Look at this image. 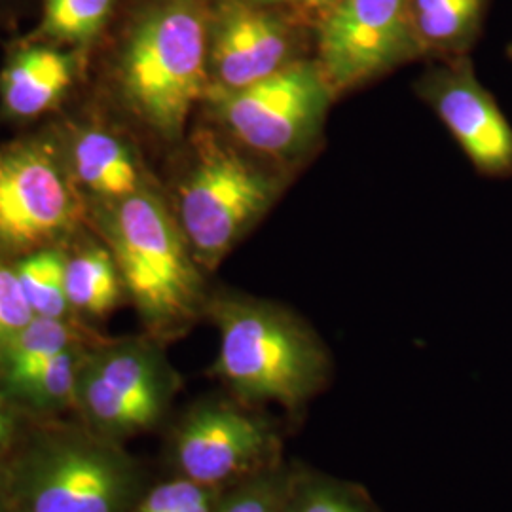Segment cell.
Instances as JSON below:
<instances>
[{
	"label": "cell",
	"instance_id": "cell-1",
	"mask_svg": "<svg viewBox=\"0 0 512 512\" xmlns=\"http://www.w3.org/2000/svg\"><path fill=\"white\" fill-rule=\"evenodd\" d=\"M209 21L203 0H148L129 21L110 63V90L154 137L175 143L205 99Z\"/></svg>",
	"mask_w": 512,
	"mask_h": 512
},
{
	"label": "cell",
	"instance_id": "cell-2",
	"mask_svg": "<svg viewBox=\"0 0 512 512\" xmlns=\"http://www.w3.org/2000/svg\"><path fill=\"white\" fill-rule=\"evenodd\" d=\"M93 219L150 334H183L205 308L203 268L162 192L152 186L122 202L97 203Z\"/></svg>",
	"mask_w": 512,
	"mask_h": 512
},
{
	"label": "cell",
	"instance_id": "cell-3",
	"mask_svg": "<svg viewBox=\"0 0 512 512\" xmlns=\"http://www.w3.org/2000/svg\"><path fill=\"white\" fill-rule=\"evenodd\" d=\"M209 311L220 334L215 374L243 401L296 408L319 389L327 366L323 349L289 313L232 296Z\"/></svg>",
	"mask_w": 512,
	"mask_h": 512
},
{
	"label": "cell",
	"instance_id": "cell-4",
	"mask_svg": "<svg viewBox=\"0 0 512 512\" xmlns=\"http://www.w3.org/2000/svg\"><path fill=\"white\" fill-rule=\"evenodd\" d=\"M281 181L215 133L194 137L171 209L192 253L211 272L274 205Z\"/></svg>",
	"mask_w": 512,
	"mask_h": 512
},
{
	"label": "cell",
	"instance_id": "cell-5",
	"mask_svg": "<svg viewBox=\"0 0 512 512\" xmlns=\"http://www.w3.org/2000/svg\"><path fill=\"white\" fill-rule=\"evenodd\" d=\"M88 219L63 137L42 133L0 145V258L65 245Z\"/></svg>",
	"mask_w": 512,
	"mask_h": 512
},
{
	"label": "cell",
	"instance_id": "cell-6",
	"mask_svg": "<svg viewBox=\"0 0 512 512\" xmlns=\"http://www.w3.org/2000/svg\"><path fill=\"white\" fill-rule=\"evenodd\" d=\"M133 467L109 440L84 433L46 435L8 469L10 512H124Z\"/></svg>",
	"mask_w": 512,
	"mask_h": 512
},
{
	"label": "cell",
	"instance_id": "cell-7",
	"mask_svg": "<svg viewBox=\"0 0 512 512\" xmlns=\"http://www.w3.org/2000/svg\"><path fill=\"white\" fill-rule=\"evenodd\" d=\"M330 88L319 63L294 59L251 86L226 90L209 86L205 105L219 126L241 147L268 158H294L323 128Z\"/></svg>",
	"mask_w": 512,
	"mask_h": 512
},
{
	"label": "cell",
	"instance_id": "cell-8",
	"mask_svg": "<svg viewBox=\"0 0 512 512\" xmlns=\"http://www.w3.org/2000/svg\"><path fill=\"white\" fill-rule=\"evenodd\" d=\"M169 395V366L148 340L105 344L82 355L74 404L105 439L156 425Z\"/></svg>",
	"mask_w": 512,
	"mask_h": 512
},
{
	"label": "cell",
	"instance_id": "cell-9",
	"mask_svg": "<svg viewBox=\"0 0 512 512\" xmlns=\"http://www.w3.org/2000/svg\"><path fill=\"white\" fill-rule=\"evenodd\" d=\"M319 67L346 92L421 50L410 0H332L319 23Z\"/></svg>",
	"mask_w": 512,
	"mask_h": 512
},
{
	"label": "cell",
	"instance_id": "cell-10",
	"mask_svg": "<svg viewBox=\"0 0 512 512\" xmlns=\"http://www.w3.org/2000/svg\"><path fill=\"white\" fill-rule=\"evenodd\" d=\"M423 95L478 173L511 177V122L476 78L471 61L458 59L431 74L423 82Z\"/></svg>",
	"mask_w": 512,
	"mask_h": 512
},
{
	"label": "cell",
	"instance_id": "cell-11",
	"mask_svg": "<svg viewBox=\"0 0 512 512\" xmlns=\"http://www.w3.org/2000/svg\"><path fill=\"white\" fill-rule=\"evenodd\" d=\"M293 61V35L270 10L245 0H226L211 14V86L245 88Z\"/></svg>",
	"mask_w": 512,
	"mask_h": 512
},
{
	"label": "cell",
	"instance_id": "cell-12",
	"mask_svg": "<svg viewBox=\"0 0 512 512\" xmlns=\"http://www.w3.org/2000/svg\"><path fill=\"white\" fill-rule=\"evenodd\" d=\"M268 427L238 408L205 404L184 420L175 439V461L184 478L217 486L251 473L272 452Z\"/></svg>",
	"mask_w": 512,
	"mask_h": 512
},
{
	"label": "cell",
	"instance_id": "cell-13",
	"mask_svg": "<svg viewBox=\"0 0 512 512\" xmlns=\"http://www.w3.org/2000/svg\"><path fill=\"white\" fill-rule=\"evenodd\" d=\"M63 145L74 181L93 205L122 202L154 186L137 150L112 129L74 124Z\"/></svg>",
	"mask_w": 512,
	"mask_h": 512
},
{
	"label": "cell",
	"instance_id": "cell-14",
	"mask_svg": "<svg viewBox=\"0 0 512 512\" xmlns=\"http://www.w3.org/2000/svg\"><path fill=\"white\" fill-rule=\"evenodd\" d=\"M82 63L76 50L31 40L14 48L0 71V109L27 122L57 109L76 84Z\"/></svg>",
	"mask_w": 512,
	"mask_h": 512
},
{
	"label": "cell",
	"instance_id": "cell-15",
	"mask_svg": "<svg viewBox=\"0 0 512 512\" xmlns=\"http://www.w3.org/2000/svg\"><path fill=\"white\" fill-rule=\"evenodd\" d=\"M65 287L71 310L105 319L126 296L118 264L107 245L84 243L67 253Z\"/></svg>",
	"mask_w": 512,
	"mask_h": 512
},
{
	"label": "cell",
	"instance_id": "cell-16",
	"mask_svg": "<svg viewBox=\"0 0 512 512\" xmlns=\"http://www.w3.org/2000/svg\"><path fill=\"white\" fill-rule=\"evenodd\" d=\"M488 0H410V12L421 48L461 52L475 42Z\"/></svg>",
	"mask_w": 512,
	"mask_h": 512
},
{
	"label": "cell",
	"instance_id": "cell-17",
	"mask_svg": "<svg viewBox=\"0 0 512 512\" xmlns=\"http://www.w3.org/2000/svg\"><path fill=\"white\" fill-rule=\"evenodd\" d=\"M74 346H78V334L67 319L33 317L23 329L0 344V380L6 382L44 365Z\"/></svg>",
	"mask_w": 512,
	"mask_h": 512
},
{
	"label": "cell",
	"instance_id": "cell-18",
	"mask_svg": "<svg viewBox=\"0 0 512 512\" xmlns=\"http://www.w3.org/2000/svg\"><path fill=\"white\" fill-rule=\"evenodd\" d=\"M21 291L35 317L67 319L69 300L65 287L67 251L63 245L46 247L12 262Z\"/></svg>",
	"mask_w": 512,
	"mask_h": 512
},
{
	"label": "cell",
	"instance_id": "cell-19",
	"mask_svg": "<svg viewBox=\"0 0 512 512\" xmlns=\"http://www.w3.org/2000/svg\"><path fill=\"white\" fill-rule=\"evenodd\" d=\"M114 0H42V18L33 40L88 48L105 31Z\"/></svg>",
	"mask_w": 512,
	"mask_h": 512
},
{
	"label": "cell",
	"instance_id": "cell-20",
	"mask_svg": "<svg viewBox=\"0 0 512 512\" xmlns=\"http://www.w3.org/2000/svg\"><path fill=\"white\" fill-rule=\"evenodd\" d=\"M82 363L78 346L65 349L44 365L2 382L6 391L37 410H59L76 403V382Z\"/></svg>",
	"mask_w": 512,
	"mask_h": 512
},
{
	"label": "cell",
	"instance_id": "cell-21",
	"mask_svg": "<svg viewBox=\"0 0 512 512\" xmlns=\"http://www.w3.org/2000/svg\"><path fill=\"white\" fill-rule=\"evenodd\" d=\"M35 317L10 260L0 258V344Z\"/></svg>",
	"mask_w": 512,
	"mask_h": 512
},
{
	"label": "cell",
	"instance_id": "cell-22",
	"mask_svg": "<svg viewBox=\"0 0 512 512\" xmlns=\"http://www.w3.org/2000/svg\"><path fill=\"white\" fill-rule=\"evenodd\" d=\"M207 494H209L207 486L196 484L183 476L179 480L154 488L143 499L137 512H181Z\"/></svg>",
	"mask_w": 512,
	"mask_h": 512
},
{
	"label": "cell",
	"instance_id": "cell-23",
	"mask_svg": "<svg viewBox=\"0 0 512 512\" xmlns=\"http://www.w3.org/2000/svg\"><path fill=\"white\" fill-rule=\"evenodd\" d=\"M215 512H287V507L270 486L256 484L228 497Z\"/></svg>",
	"mask_w": 512,
	"mask_h": 512
},
{
	"label": "cell",
	"instance_id": "cell-24",
	"mask_svg": "<svg viewBox=\"0 0 512 512\" xmlns=\"http://www.w3.org/2000/svg\"><path fill=\"white\" fill-rule=\"evenodd\" d=\"M287 512H361L349 499L330 490H311L302 495Z\"/></svg>",
	"mask_w": 512,
	"mask_h": 512
},
{
	"label": "cell",
	"instance_id": "cell-25",
	"mask_svg": "<svg viewBox=\"0 0 512 512\" xmlns=\"http://www.w3.org/2000/svg\"><path fill=\"white\" fill-rule=\"evenodd\" d=\"M16 437V418L0 404V456L10 448Z\"/></svg>",
	"mask_w": 512,
	"mask_h": 512
},
{
	"label": "cell",
	"instance_id": "cell-26",
	"mask_svg": "<svg viewBox=\"0 0 512 512\" xmlns=\"http://www.w3.org/2000/svg\"><path fill=\"white\" fill-rule=\"evenodd\" d=\"M181 512H215L213 511V494L209 492L203 495L202 499H198L196 503H192L190 507H186Z\"/></svg>",
	"mask_w": 512,
	"mask_h": 512
},
{
	"label": "cell",
	"instance_id": "cell-27",
	"mask_svg": "<svg viewBox=\"0 0 512 512\" xmlns=\"http://www.w3.org/2000/svg\"><path fill=\"white\" fill-rule=\"evenodd\" d=\"M251 4H258V6H268V4H277V2H306V4H313V6H321L319 0H245Z\"/></svg>",
	"mask_w": 512,
	"mask_h": 512
},
{
	"label": "cell",
	"instance_id": "cell-28",
	"mask_svg": "<svg viewBox=\"0 0 512 512\" xmlns=\"http://www.w3.org/2000/svg\"><path fill=\"white\" fill-rule=\"evenodd\" d=\"M6 503H8V476L0 480V511L6 509Z\"/></svg>",
	"mask_w": 512,
	"mask_h": 512
},
{
	"label": "cell",
	"instance_id": "cell-29",
	"mask_svg": "<svg viewBox=\"0 0 512 512\" xmlns=\"http://www.w3.org/2000/svg\"><path fill=\"white\" fill-rule=\"evenodd\" d=\"M8 476V469L2 465V461H0V480H4Z\"/></svg>",
	"mask_w": 512,
	"mask_h": 512
},
{
	"label": "cell",
	"instance_id": "cell-30",
	"mask_svg": "<svg viewBox=\"0 0 512 512\" xmlns=\"http://www.w3.org/2000/svg\"><path fill=\"white\" fill-rule=\"evenodd\" d=\"M330 2H332V0H319L321 6H329Z\"/></svg>",
	"mask_w": 512,
	"mask_h": 512
},
{
	"label": "cell",
	"instance_id": "cell-31",
	"mask_svg": "<svg viewBox=\"0 0 512 512\" xmlns=\"http://www.w3.org/2000/svg\"><path fill=\"white\" fill-rule=\"evenodd\" d=\"M509 57H511V59H512V44H511V46H509Z\"/></svg>",
	"mask_w": 512,
	"mask_h": 512
}]
</instances>
